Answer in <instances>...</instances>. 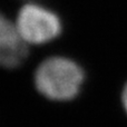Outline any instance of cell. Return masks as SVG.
I'll return each mask as SVG.
<instances>
[{
  "label": "cell",
  "instance_id": "1",
  "mask_svg": "<svg viewBox=\"0 0 127 127\" xmlns=\"http://www.w3.org/2000/svg\"><path fill=\"white\" fill-rule=\"evenodd\" d=\"M85 81V71L75 60L53 56L39 64L35 71V86L44 97L68 101L79 95Z\"/></svg>",
  "mask_w": 127,
  "mask_h": 127
},
{
  "label": "cell",
  "instance_id": "3",
  "mask_svg": "<svg viewBox=\"0 0 127 127\" xmlns=\"http://www.w3.org/2000/svg\"><path fill=\"white\" fill-rule=\"evenodd\" d=\"M27 56L28 47L20 37L16 25L0 12V67H18Z\"/></svg>",
  "mask_w": 127,
  "mask_h": 127
},
{
  "label": "cell",
  "instance_id": "4",
  "mask_svg": "<svg viewBox=\"0 0 127 127\" xmlns=\"http://www.w3.org/2000/svg\"><path fill=\"white\" fill-rule=\"evenodd\" d=\"M122 104H123L124 109H125L127 114V83L125 84V86L123 88V92H122Z\"/></svg>",
  "mask_w": 127,
  "mask_h": 127
},
{
  "label": "cell",
  "instance_id": "2",
  "mask_svg": "<svg viewBox=\"0 0 127 127\" xmlns=\"http://www.w3.org/2000/svg\"><path fill=\"white\" fill-rule=\"evenodd\" d=\"M15 25L27 45L46 44L56 39L63 31L57 13L36 3L25 4L18 12Z\"/></svg>",
  "mask_w": 127,
  "mask_h": 127
}]
</instances>
